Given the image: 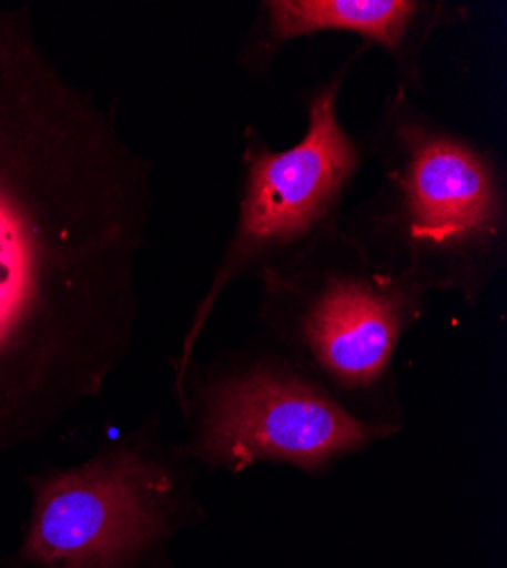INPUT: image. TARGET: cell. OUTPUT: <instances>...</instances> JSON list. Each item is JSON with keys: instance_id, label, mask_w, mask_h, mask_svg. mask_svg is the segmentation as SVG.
<instances>
[{"instance_id": "6da1fadb", "label": "cell", "mask_w": 507, "mask_h": 568, "mask_svg": "<svg viewBox=\"0 0 507 568\" xmlns=\"http://www.w3.org/2000/svg\"><path fill=\"white\" fill-rule=\"evenodd\" d=\"M169 473L132 450H114L37 485L21 550L39 568H125L166 532Z\"/></svg>"}, {"instance_id": "7a4b0ae2", "label": "cell", "mask_w": 507, "mask_h": 568, "mask_svg": "<svg viewBox=\"0 0 507 568\" xmlns=\"http://www.w3.org/2000/svg\"><path fill=\"white\" fill-rule=\"evenodd\" d=\"M387 435L303 377L255 366L212 389L194 453L230 470L257 462L316 470Z\"/></svg>"}, {"instance_id": "3957f363", "label": "cell", "mask_w": 507, "mask_h": 568, "mask_svg": "<svg viewBox=\"0 0 507 568\" xmlns=\"http://www.w3.org/2000/svg\"><path fill=\"white\" fill-rule=\"evenodd\" d=\"M337 89L339 80H333L312 99L307 132L298 146L283 153H251L237 232L201 303L182 364L190 362L192 346L225 284L251 260L318 223L355 171L357 149L337 119Z\"/></svg>"}, {"instance_id": "277c9868", "label": "cell", "mask_w": 507, "mask_h": 568, "mask_svg": "<svg viewBox=\"0 0 507 568\" xmlns=\"http://www.w3.org/2000/svg\"><path fill=\"white\" fill-rule=\"evenodd\" d=\"M403 207L414 244L455 253L491 240L500 225V192L491 166L463 141L407 132Z\"/></svg>"}, {"instance_id": "5b68a950", "label": "cell", "mask_w": 507, "mask_h": 568, "mask_svg": "<svg viewBox=\"0 0 507 568\" xmlns=\"http://www.w3.org/2000/svg\"><path fill=\"white\" fill-rule=\"evenodd\" d=\"M407 316L403 290L387 282L337 280L310 305L303 344L331 381L359 389L387 371Z\"/></svg>"}, {"instance_id": "8992f818", "label": "cell", "mask_w": 507, "mask_h": 568, "mask_svg": "<svg viewBox=\"0 0 507 568\" xmlns=\"http://www.w3.org/2000/svg\"><path fill=\"white\" fill-rule=\"evenodd\" d=\"M419 6L407 0H275L266 3L273 39L290 41L326 30L355 32L396 53L417 17Z\"/></svg>"}]
</instances>
